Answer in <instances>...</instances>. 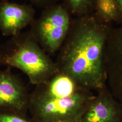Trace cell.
I'll use <instances>...</instances> for the list:
<instances>
[{
    "instance_id": "5bb4252c",
    "label": "cell",
    "mask_w": 122,
    "mask_h": 122,
    "mask_svg": "<svg viewBox=\"0 0 122 122\" xmlns=\"http://www.w3.org/2000/svg\"><path fill=\"white\" fill-rule=\"evenodd\" d=\"M54 122H76L71 120H57L56 121H55Z\"/></svg>"
},
{
    "instance_id": "8992f818",
    "label": "cell",
    "mask_w": 122,
    "mask_h": 122,
    "mask_svg": "<svg viewBox=\"0 0 122 122\" xmlns=\"http://www.w3.org/2000/svg\"><path fill=\"white\" fill-rule=\"evenodd\" d=\"M10 68L0 71V109L27 114L30 93L21 78Z\"/></svg>"
},
{
    "instance_id": "277c9868",
    "label": "cell",
    "mask_w": 122,
    "mask_h": 122,
    "mask_svg": "<svg viewBox=\"0 0 122 122\" xmlns=\"http://www.w3.org/2000/svg\"><path fill=\"white\" fill-rule=\"evenodd\" d=\"M73 18L61 2L43 9L30 25L31 35L52 55L58 52L68 35Z\"/></svg>"
},
{
    "instance_id": "9c48e42d",
    "label": "cell",
    "mask_w": 122,
    "mask_h": 122,
    "mask_svg": "<svg viewBox=\"0 0 122 122\" xmlns=\"http://www.w3.org/2000/svg\"><path fill=\"white\" fill-rule=\"evenodd\" d=\"M96 0H61L73 18L80 17L95 12Z\"/></svg>"
},
{
    "instance_id": "52a82bcc",
    "label": "cell",
    "mask_w": 122,
    "mask_h": 122,
    "mask_svg": "<svg viewBox=\"0 0 122 122\" xmlns=\"http://www.w3.org/2000/svg\"><path fill=\"white\" fill-rule=\"evenodd\" d=\"M36 11L30 4H19L8 0H0V31L4 36L22 32L35 20Z\"/></svg>"
},
{
    "instance_id": "30bf717a",
    "label": "cell",
    "mask_w": 122,
    "mask_h": 122,
    "mask_svg": "<svg viewBox=\"0 0 122 122\" xmlns=\"http://www.w3.org/2000/svg\"><path fill=\"white\" fill-rule=\"evenodd\" d=\"M95 13L106 23L118 21V9L114 0H96Z\"/></svg>"
},
{
    "instance_id": "7a4b0ae2",
    "label": "cell",
    "mask_w": 122,
    "mask_h": 122,
    "mask_svg": "<svg viewBox=\"0 0 122 122\" xmlns=\"http://www.w3.org/2000/svg\"><path fill=\"white\" fill-rule=\"evenodd\" d=\"M93 92L59 71L30 93L28 112L35 122H79L94 98Z\"/></svg>"
},
{
    "instance_id": "6da1fadb",
    "label": "cell",
    "mask_w": 122,
    "mask_h": 122,
    "mask_svg": "<svg viewBox=\"0 0 122 122\" xmlns=\"http://www.w3.org/2000/svg\"><path fill=\"white\" fill-rule=\"evenodd\" d=\"M112 28L95 13L73 18L69 33L57 52L55 62L59 71L92 91L106 86L104 51Z\"/></svg>"
},
{
    "instance_id": "5b68a950",
    "label": "cell",
    "mask_w": 122,
    "mask_h": 122,
    "mask_svg": "<svg viewBox=\"0 0 122 122\" xmlns=\"http://www.w3.org/2000/svg\"><path fill=\"white\" fill-rule=\"evenodd\" d=\"M104 63L107 86L122 103V25L110 30L105 46Z\"/></svg>"
},
{
    "instance_id": "ba28073f",
    "label": "cell",
    "mask_w": 122,
    "mask_h": 122,
    "mask_svg": "<svg viewBox=\"0 0 122 122\" xmlns=\"http://www.w3.org/2000/svg\"><path fill=\"white\" fill-rule=\"evenodd\" d=\"M79 122H122V103L106 86L97 92Z\"/></svg>"
},
{
    "instance_id": "7c38bea8",
    "label": "cell",
    "mask_w": 122,
    "mask_h": 122,
    "mask_svg": "<svg viewBox=\"0 0 122 122\" xmlns=\"http://www.w3.org/2000/svg\"><path fill=\"white\" fill-rule=\"evenodd\" d=\"M33 5L44 9L61 2V0H26Z\"/></svg>"
},
{
    "instance_id": "3957f363",
    "label": "cell",
    "mask_w": 122,
    "mask_h": 122,
    "mask_svg": "<svg viewBox=\"0 0 122 122\" xmlns=\"http://www.w3.org/2000/svg\"><path fill=\"white\" fill-rule=\"evenodd\" d=\"M0 64L20 70L35 86L59 71L55 61L41 47L29 31L21 32L0 44Z\"/></svg>"
},
{
    "instance_id": "4fadbf2b",
    "label": "cell",
    "mask_w": 122,
    "mask_h": 122,
    "mask_svg": "<svg viewBox=\"0 0 122 122\" xmlns=\"http://www.w3.org/2000/svg\"><path fill=\"white\" fill-rule=\"evenodd\" d=\"M118 9V18L117 23L122 25V0H114Z\"/></svg>"
},
{
    "instance_id": "8fae6325",
    "label": "cell",
    "mask_w": 122,
    "mask_h": 122,
    "mask_svg": "<svg viewBox=\"0 0 122 122\" xmlns=\"http://www.w3.org/2000/svg\"><path fill=\"white\" fill-rule=\"evenodd\" d=\"M0 122H35L27 114L0 109Z\"/></svg>"
}]
</instances>
